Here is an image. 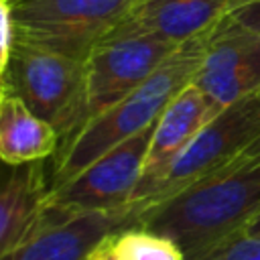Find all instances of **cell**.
I'll return each mask as SVG.
<instances>
[{"label": "cell", "instance_id": "obj_1", "mask_svg": "<svg viewBox=\"0 0 260 260\" xmlns=\"http://www.w3.org/2000/svg\"><path fill=\"white\" fill-rule=\"evenodd\" d=\"M134 225L173 240L197 260L260 213V158L234 162L169 199L132 207Z\"/></svg>", "mask_w": 260, "mask_h": 260}, {"label": "cell", "instance_id": "obj_2", "mask_svg": "<svg viewBox=\"0 0 260 260\" xmlns=\"http://www.w3.org/2000/svg\"><path fill=\"white\" fill-rule=\"evenodd\" d=\"M205 39L207 35L183 43L144 83L106 112L87 120L63 142L53 156L49 187L53 189L69 181L120 142L150 128L169 102L193 81L203 57Z\"/></svg>", "mask_w": 260, "mask_h": 260}, {"label": "cell", "instance_id": "obj_3", "mask_svg": "<svg viewBox=\"0 0 260 260\" xmlns=\"http://www.w3.org/2000/svg\"><path fill=\"white\" fill-rule=\"evenodd\" d=\"M0 85L57 132L59 146L87 120L83 59L14 41Z\"/></svg>", "mask_w": 260, "mask_h": 260}, {"label": "cell", "instance_id": "obj_4", "mask_svg": "<svg viewBox=\"0 0 260 260\" xmlns=\"http://www.w3.org/2000/svg\"><path fill=\"white\" fill-rule=\"evenodd\" d=\"M14 41L85 59L132 0H8Z\"/></svg>", "mask_w": 260, "mask_h": 260}, {"label": "cell", "instance_id": "obj_5", "mask_svg": "<svg viewBox=\"0 0 260 260\" xmlns=\"http://www.w3.org/2000/svg\"><path fill=\"white\" fill-rule=\"evenodd\" d=\"M260 134V100L248 95L219 110L173 160L152 195L140 205H150L223 171Z\"/></svg>", "mask_w": 260, "mask_h": 260}, {"label": "cell", "instance_id": "obj_6", "mask_svg": "<svg viewBox=\"0 0 260 260\" xmlns=\"http://www.w3.org/2000/svg\"><path fill=\"white\" fill-rule=\"evenodd\" d=\"M179 47L152 35L106 32L83 59L87 120L134 91Z\"/></svg>", "mask_w": 260, "mask_h": 260}, {"label": "cell", "instance_id": "obj_7", "mask_svg": "<svg viewBox=\"0 0 260 260\" xmlns=\"http://www.w3.org/2000/svg\"><path fill=\"white\" fill-rule=\"evenodd\" d=\"M152 128L120 142L69 181L49 189L45 205L71 211H120L130 207L142 177Z\"/></svg>", "mask_w": 260, "mask_h": 260}, {"label": "cell", "instance_id": "obj_8", "mask_svg": "<svg viewBox=\"0 0 260 260\" xmlns=\"http://www.w3.org/2000/svg\"><path fill=\"white\" fill-rule=\"evenodd\" d=\"M205 98L223 110L260 91V35L223 18L205 39L193 81Z\"/></svg>", "mask_w": 260, "mask_h": 260}, {"label": "cell", "instance_id": "obj_9", "mask_svg": "<svg viewBox=\"0 0 260 260\" xmlns=\"http://www.w3.org/2000/svg\"><path fill=\"white\" fill-rule=\"evenodd\" d=\"M134 225V209L71 213L45 205L10 260H85L112 232Z\"/></svg>", "mask_w": 260, "mask_h": 260}, {"label": "cell", "instance_id": "obj_10", "mask_svg": "<svg viewBox=\"0 0 260 260\" xmlns=\"http://www.w3.org/2000/svg\"><path fill=\"white\" fill-rule=\"evenodd\" d=\"M219 110L205 98V93L195 83L183 87L169 102V106L154 122L142 167V177L130 207L140 205L152 195V191L156 189L169 167L173 165V160L183 152V148L197 136V132Z\"/></svg>", "mask_w": 260, "mask_h": 260}, {"label": "cell", "instance_id": "obj_11", "mask_svg": "<svg viewBox=\"0 0 260 260\" xmlns=\"http://www.w3.org/2000/svg\"><path fill=\"white\" fill-rule=\"evenodd\" d=\"M244 0H132L108 32L152 35L183 45L209 35Z\"/></svg>", "mask_w": 260, "mask_h": 260}, {"label": "cell", "instance_id": "obj_12", "mask_svg": "<svg viewBox=\"0 0 260 260\" xmlns=\"http://www.w3.org/2000/svg\"><path fill=\"white\" fill-rule=\"evenodd\" d=\"M45 160L0 167V260H10L32 232L49 193Z\"/></svg>", "mask_w": 260, "mask_h": 260}, {"label": "cell", "instance_id": "obj_13", "mask_svg": "<svg viewBox=\"0 0 260 260\" xmlns=\"http://www.w3.org/2000/svg\"><path fill=\"white\" fill-rule=\"evenodd\" d=\"M59 148L57 132L32 114L22 100L0 93V162L24 165L47 160Z\"/></svg>", "mask_w": 260, "mask_h": 260}, {"label": "cell", "instance_id": "obj_14", "mask_svg": "<svg viewBox=\"0 0 260 260\" xmlns=\"http://www.w3.org/2000/svg\"><path fill=\"white\" fill-rule=\"evenodd\" d=\"M108 240L122 260H185V254L173 240L140 225L116 230Z\"/></svg>", "mask_w": 260, "mask_h": 260}, {"label": "cell", "instance_id": "obj_15", "mask_svg": "<svg viewBox=\"0 0 260 260\" xmlns=\"http://www.w3.org/2000/svg\"><path fill=\"white\" fill-rule=\"evenodd\" d=\"M197 260H260V236L244 232L234 234Z\"/></svg>", "mask_w": 260, "mask_h": 260}, {"label": "cell", "instance_id": "obj_16", "mask_svg": "<svg viewBox=\"0 0 260 260\" xmlns=\"http://www.w3.org/2000/svg\"><path fill=\"white\" fill-rule=\"evenodd\" d=\"M12 45H14V30H12L10 4L8 0H0V77L8 65Z\"/></svg>", "mask_w": 260, "mask_h": 260}, {"label": "cell", "instance_id": "obj_17", "mask_svg": "<svg viewBox=\"0 0 260 260\" xmlns=\"http://www.w3.org/2000/svg\"><path fill=\"white\" fill-rule=\"evenodd\" d=\"M230 18L236 24L260 35V0H244L240 6L232 10Z\"/></svg>", "mask_w": 260, "mask_h": 260}, {"label": "cell", "instance_id": "obj_18", "mask_svg": "<svg viewBox=\"0 0 260 260\" xmlns=\"http://www.w3.org/2000/svg\"><path fill=\"white\" fill-rule=\"evenodd\" d=\"M110 238V236H108ZM102 240L93 250H91V254L85 258V260H122L116 252H114V248L110 246V240Z\"/></svg>", "mask_w": 260, "mask_h": 260}, {"label": "cell", "instance_id": "obj_19", "mask_svg": "<svg viewBox=\"0 0 260 260\" xmlns=\"http://www.w3.org/2000/svg\"><path fill=\"white\" fill-rule=\"evenodd\" d=\"M256 158H260V134H258V138H254L252 142H250V146L238 156V160H234V162H248V160H256ZM232 162V165H234Z\"/></svg>", "mask_w": 260, "mask_h": 260}, {"label": "cell", "instance_id": "obj_20", "mask_svg": "<svg viewBox=\"0 0 260 260\" xmlns=\"http://www.w3.org/2000/svg\"><path fill=\"white\" fill-rule=\"evenodd\" d=\"M242 232H244V234H252V236H260V213H258Z\"/></svg>", "mask_w": 260, "mask_h": 260}, {"label": "cell", "instance_id": "obj_21", "mask_svg": "<svg viewBox=\"0 0 260 260\" xmlns=\"http://www.w3.org/2000/svg\"><path fill=\"white\" fill-rule=\"evenodd\" d=\"M256 95H258V100H260V91H258V93H256Z\"/></svg>", "mask_w": 260, "mask_h": 260}, {"label": "cell", "instance_id": "obj_22", "mask_svg": "<svg viewBox=\"0 0 260 260\" xmlns=\"http://www.w3.org/2000/svg\"><path fill=\"white\" fill-rule=\"evenodd\" d=\"M0 93H2V85H0Z\"/></svg>", "mask_w": 260, "mask_h": 260}]
</instances>
